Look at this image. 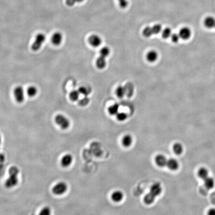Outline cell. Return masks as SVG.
Here are the masks:
<instances>
[{"label":"cell","instance_id":"d6a6232c","mask_svg":"<svg viewBox=\"0 0 215 215\" xmlns=\"http://www.w3.org/2000/svg\"><path fill=\"white\" fill-rule=\"evenodd\" d=\"M117 118L119 121H123L126 120L127 118V115L126 113L123 112L118 113L117 115Z\"/></svg>","mask_w":215,"mask_h":215},{"label":"cell","instance_id":"2e32d148","mask_svg":"<svg viewBox=\"0 0 215 215\" xmlns=\"http://www.w3.org/2000/svg\"><path fill=\"white\" fill-rule=\"evenodd\" d=\"M204 181L205 186L208 189H211L215 186V180L212 177H208L207 178L204 179Z\"/></svg>","mask_w":215,"mask_h":215},{"label":"cell","instance_id":"ba28073f","mask_svg":"<svg viewBox=\"0 0 215 215\" xmlns=\"http://www.w3.org/2000/svg\"><path fill=\"white\" fill-rule=\"evenodd\" d=\"M89 42L93 47H98L101 44V39L98 35L94 34L89 38Z\"/></svg>","mask_w":215,"mask_h":215},{"label":"cell","instance_id":"9a60e30c","mask_svg":"<svg viewBox=\"0 0 215 215\" xmlns=\"http://www.w3.org/2000/svg\"><path fill=\"white\" fill-rule=\"evenodd\" d=\"M122 142L123 145L124 147H129L132 145L133 143V138L129 134H127L123 137Z\"/></svg>","mask_w":215,"mask_h":215},{"label":"cell","instance_id":"9c48e42d","mask_svg":"<svg viewBox=\"0 0 215 215\" xmlns=\"http://www.w3.org/2000/svg\"><path fill=\"white\" fill-rule=\"evenodd\" d=\"M168 160L162 155H158L155 158V161L158 166L163 167L166 166Z\"/></svg>","mask_w":215,"mask_h":215},{"label":"cell","instance_id":"30bf717a","mask_svg":"<svg viewBox=\"0 0 215 215\" xmlns=\"http://www.w3.org/2000/svg\"><path fill=\"white\" fill-rule=\"evenodd\" d=\"M179 35L180 38L184 39L187 40L191 37V31L190 29L187 27H184L180 29Z\"/></svg>","mask_w":215,"mask_h":215},{"label":"cell","instance_id":"d590c367","mask_svg":"<svg viewBox=\"0 0 215 215\" xmlns=\"http://www.w3.org/2000/svg\"><path fill=\"white\" fill-rule=\"evenodd\" d=\"M118 1L120 6L122 8H125L128 5V0H118Z\"/></svg>","mask_w":215,"mask_h":215},{"label":"cell","instance_id":"e575fe53","mask_svg":"<svg viewBox=\"0 0 215 215\" xmlns=\"http://www.w3.org/2000/svg\"><path fill=\"white\" fill-rule=\"evenodd\" d=\"M84 0H66V4L68 6L71 7L74 6L77 3H81Z\"/></svg>","mask_w":215,"mask_h":215},{"label":"cell","instance_id":"6da1fadb","mask_svg":"<svg viewBox=\"0 0 215 215\" xmlns=\"http://www.w3.org/2000/svg\"><path fill=\"white\" fill-rule=\"evenodd\" d=\"M19 170L17 167H11L8 170L9 177L7 179L5 185L8 188H12L16 186L18 183V176Z\"/></svg>","mask_w":215,"mask_h":215},{"label":"cell","instance_id":"8992f818","mask_svg":"<svg viewBox=\"0 0 215 215\" xmlns=\"http://www.w3.org/2000/svg\"><path fill=\"white\" fill-rule=\"evenodd\" d=\"M150 193L156 197L159 196L162 192V187L160 183H155L150 189Z\"/></svg>","mask_w":215,"mask_h":215},{"label":"cell","instance_id":"8d00e7d4","mask_svg":"<svg viewBox=\"0 0 215 215\" xmlns=\"http://www.w3.org/2000/svg\"><path fill=\"white\" fill-rule=\"evenodd\" d=\"M171 38L172 41H173L174 43H176V42L179 41L180 37L179 34H172Z\"/></svg>","mask_w":215,"mask_h":215},{"label":"cell","instance_id":"83f0119b","mask_svg":"<svg viewBox=\"0 0 215 215\" xmlns=\"http://www.w3.org/2000/svg\"><path fill=\"white\" fill-rule=\"evenodd\" d=\"M143 34H144V36L146 37V38L150 37L152 34H154L152 28L149 27L145 28L143 30Z\"/></svg>","mask_w":215,"mask_h":215},{"label":"cell","instance_id":"f1b7e54d","mask_svg":"<svg viewBox=\"0 0 215 215\" xmlns=\"http://www.w3.org/2000/svg\"><path fill=\"white\" fill-rule=\"evenodd\" d=\"M172 35L171 29L169 28L165 29L162 32V36L164 39H168Z\"/></svg>","mask_w":215,"mask_h":215},{"label":"cell","instance_id":"52a82bcc","mask_svg":"<svg viewBox=\"0 0 215 215\" xmlns=\"http://www.w3.org/2000/svg\"><path fill=\"white\" fill-rule=\"evenodd\" d=\"M73 162V157L70 154H66L62 157L61 165L63 167L66 168L71 165Z\"/></svg>","mask_w":215,"mask_h":215},{"label":"cell","instance_id":"4316f807","mask_svg":"<svg viewBox=\"0 0 215 215\" xmlns=\"http://www.w3.org/2000/svg\"><path fill=\"white\" fill-rule=\"evenodd\" d=\"M116 94L119 98H123L126 95V90L124 87L119 86L116 90Z\"/></svg>","mask_w":215,"mask_h":215},{"label":"cell","instance_id":"d6986e66","mask_svg":"<svg viewBox=\"0 0 215 215\" xmlns=\"http://www.w3.org/2000/svg\"><path fill=\"white\" fill-rule=\"evenodd\" d=\"M198 174L199 177L200 178L203 179V180H204L206 178H207L208 177H209V171L208 170L207 168L203 167V168H200L199 170Z\"/></svg>","mask_w":215,"mask_h":215},{"label":"cell","instance_id":"f35d334b","mask_svg":"<svg viewBox=\"0 0 215 215\" xmlns=\"http://www.w3.org/2000/svg\"><path fill=\"white\" fill-rule=\"evenodd\" d=\"M1 135H0V144L1 143Z\"/></svg>","mask_w":215,"mask_h":215},{"label":"cell","instance_id":"5bb4252c","mask_svg":"<svg viewBox=\"0 0 215 215\" xmlns=\"http://www.w3.org/2000/svg\"><path fill=\"white\" fill-rule=\"evenodd\" d=\"M204 25L208 29H212L215 25V19L212 17H208L205 19Z\"/></svg>","mask_w":215,"mask_h":215},{"label":"cell","instance_id":"d4e9b609","mask_svg":"<svg viewBox=\"0 0 215 215\" xmlns=\"http://www.w3.org/2000/svg\"><path fill=\"white\" fill-rule=\"evenodd\" d=\"M80 93L79 92L78 90H73V91L71 92L69 95V97H70V99L72 101H77L78 100L79 98V95H80Z\"/></svg>","mask_w":215,"mask_h":215},{"label":"cell","instance_id":"44dd1931","mask_svg":"<svg viewBox=\"0 0 215 215\" xmlns=\"http://www.w3.org/2000/svg\"><path fill=\"white\" fill-rule=\"evenodd\" d=\"M96 66L99 69H103L106 66V61L105 58L100 56L98 58L96 61Z\"/></svg>","mask_w":215,"mask_h":215},{"label":"cell","instance_id":"836d02e7","mask_svg":"<svg viewBox=\"0 0 215 215\" xmlns=\"http://www.w3.org/2000/svg\"><path fill=\"white\" fill-rule=\"evenodd\" d=\"M152 31L154 34H158L160 33L162 30V27L160 24H155L154 27H152Z\"/></svg>","mask_w":215,"mask_h":215},{"label":"cell","instance_id":"277c9868","mask_svg":"<svg viewBox=\"0 0 215 215\" xmlns=\"http://www.w3.org/2000/svg\"><path fill=\"white\" fill-rule=\"evenodd\" d=\"M46 37L43 34H39L35 37V40L32 45L33 51H38L41 48L42 45L45 41Z\"/></svg>","mask_w":215,"mask_h":215},{"label":"cell","instance_id":"8fae6325","mask_svg":"<svg viewBox=\"0 0 215 215\" xmlns=\"http://www.w3.org/2000/svg\"><path fill=\"white\" fill-rule=\"evenodd\" d=\"M166 166L171 170L175 171L179 168V165L176 159L170 158L167 161Z\"/></svg>","mask_w":215,"mask_h":215},{"label":"cell","instance_id":"e0dca14e","mask_svg":"<svg viewBox=\"0 0 215 215\" xmlns=\"http://www.w3.org/2000/svg\"><path fill=\"white\" fill-rule=\"evenodd\" d=\"M146 58H147L149 61L150 62H154L155 61L156 59L158 58V54L155 51H150L149 53L147 54Z\"/></svg>","mask_w":215,"mask_h":215},{"label":"cell","instance_id":"3957f363","mask_svg":"<svg viewBox=\"0 0 215 215\" xmlns=\"http://www.w3.org/2000/svg\"><path fill=\"white\" fill-rule=\"evenodd\" d=\"M68 189L67 185L64 182H59L56 184L52 189V192L54 194L60 196L64 194Z\"/></svg>","mask_w":215,"mask_h":215},{"label":"cell","instance_id":"5b68a950","mask_svg":"<svg viewBox=\"0 0 215 215\" xmlns=\"http://www.w3.org/2000/svg\"><path fill=\"white\" fill-rule=\"evenodd\" d=\"M14 96L18 103H22L24 101V94L22 86H18L14 90Z\"/></svg>","mask_w":215,"mask_h":215},{"label":"cell","instance_id":"ac0fdd59","mask_svg":"<svg viewBox=\"0 0 215 215\" xmlns=\"http://www.w3.org/2000/svg\"><path fill=\"white\" fill-rule=\"evenodd\" d=\"M156 197L151 194L150 193L147 194L144 197V202L147 205L152 204L155 202Z\"/></svg>","mask_w":215,"mask_h":215},{"label":"cell","instance_id":"4dcf8cb0","mask_svg":"<svg viewBox=\"0 0 215 215\" xmlns=\"http://www.w3.org/2000/svg\"><path fill=\"white\" fill-rule=\"evenodd\" d=\"M110 50L108 47H104L101 50L100 53L101 56L106 58V57L108 56L109 54H110Z\"/></svg>","mask_w":215,"mask_h":215},{"label":"cell","instance_id":"ab89813d","mask_svg":"<svg viewBox=\"0 0 215 215\" xmlns=\"http://www.w3.org/2000/svg\"><path fill=\"white\" fill-rule=\"evenodd\" d=\"M214 28L215 29V27H214Z\"/></svg>","mask_w":215,"mask_h":215},{"label":"cell","instance_id":"484cf974","mask_svg":"<svg viewBox=\"0 0 215 215\" xmlns=\"http://www.w3.org/2000/svg\"><path fill=\"white\" fill-rule=\"evenodd\" d=\"M79 92L80 94L83 95L84 96H88L89 95L90 93H91V90L88 87L82 86L80 87L78 89Z\"/></svg>","mask_w":215,"mask_h":215},{"label":"cell","instance_id":"603a6c76","mask_svg":"<svg viewBox=\"0 0 215 215\" xmlns=\"http://www.w3.org/2000/svg\"><path fill=\"white\" fill-rule=\"evenodd\" d=\"M119 105L118 104H115L110 106L109 108V112L111 115H117L118 113Z\"/></svg>","mask_w":215,"mask_h":215},{"label":"cell","instance_id":"4fadbf2b","mask_svg":"<svg viewBox=\"0 0 215 215\" xmlns=\"http://www.w3.org/2000/svg\"><path fill=\"white\" fill-rule=\"evenodd\" d=\"M112 199L115 202H121L123 199V194L121 191H115L113 193L111 196Z\"/></svg>","mask_w":215,"mask_h":215},{"label":"cell","instance_id":"ffe728a7","mask_svg":"<svg viewBox=\"0 0 215 215\" xmlns=\"http://www.w3.org/2000/svg\"><path fill=\"white\" fill-rule=\"evenodd\" d=\"M173 150L174 153L177 155H180L183 151L182 145L180 143H176L173 146Z\"/></svg>","mask_w":215,"mask_h":215},{"label":"cell","instance_id":"7402d4cb","mask_svg":"<svg viewBox=\"0 0 215 215\" xmlns=\"http://www.w3.org/2000/svg\"><path fill=\"white\" fill-rule=\"evenodd\" d=\"M126 90V95L128 97H131L134 93V86L131 83L127 84L124 87Z\"/></svg>","mask_w":215,"mask_h":215},{"label":"cell","instance_id":"cb8c5ba5","mask_svg":"<svg viewBox=\"0 0 215 215\" xmlns=\"http://www.w3.org/2000/svg\"><path fill=\"white\" fill-rule=\"evenodd\" d=\"M38 93V89L34 86H30L27 89V94L29 97H33L35 96Z\"/></svg>","mask_w":215,"mask_h":215},{"label":"cell","instance_id":"74e56055","mask_svg":"<svg viewBox=\"0 0 215 215\" xmlns=\"http://www.w3.org/2000/svg\"><path fill=\"white\" fill-rule=\"evenodd\" d=\"M208 215H215V208L210 209L208 212Z\"/></svg>","mask_w":215,"mask_h":215},{"label":"cell","instance_id":"1f68e13d","mask_svg":"<svg viewBox=\"0 0 215 215\" xmlns=\"http://www.w3.org/2000/svg\"><path fill=\"white\" fill-rule=\"evenodd\" d=\"M51 211L50 207H45L41 209L39 215H51Z\"/></svg>","mask_w":215,"mask_h":215},{"label":"cell","instance_id":"f546056e","mask_svg":"<svg viewBox=\"0 0 215 215\" xmlns=\"http://www.w3.org/2000/svg\"><path fill=\"white\" fill-rule=\"evenodd\" d=\"M89 98L88 97V96H84L83 98L79 100V105L82 107L86 106L89 104Z\"/></svg>","mask_w":215,"mask_h":215},{"label":"cell","instance_id":"7a4b0ae2","mask_svg":"<svg viewBox=\"0 0 215 215\" xmlns=\"http://www.w3.org/2000/svg\"><path fill=\"white\" fill-rule=\"evenodd\" d=\"M55 122L62 129H66L69 128L70 123L69 120L66 116L59 114L55 117Z\"/></svg>","mask_w":215,"mask_h":215},{"label":"cell","instance_id":"7c38bea8","mask_svg":"<svg viewBox=\"0 0 215 215\" xmlns=\"http://www.w3.org/2000/svg\"><path fill=\"white\" fill-rule=\"evenodd\" d=\"M63 39V36L60 33H55L53 34L51 38L52 44L55 45H60Z\"/></svg>","mask_w":215,"mask_h":215}]
</instances>
